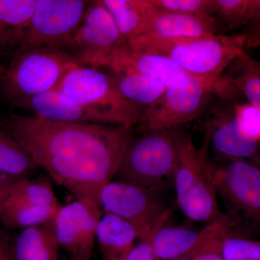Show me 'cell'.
<instances>
[{"mask_svg":"<svg viewBox=\"0 0 260 260\" xmlns=\"http://www.w3.org/2000/svg\"><path fill=\"white\" fill-rule=\"evenodd\" d=\"M0 127L28 150L56 184L101 209L103 189L115 177L133 138L127 126L56 122L16 114Z\"/></svg>","mask_w":260,"mask_h":260,"instance_id":"cell-1","label":"cell"},{"mask_svg":"<svg viewBox=\"0 0 260 260\" xmlns=\"http://www.w3.org/2000/svg\"><path fill=\"white\" fill-rule=\"evenodd\" d=\"M133 50L169 58L186 73L219 78L233 61L245 52L246 34H215L198 39H170L153 34L129 41Z\"/></svg>","mask_w":260,"mask_h":260,"instance_id":"cell-2","label":"cell"},{"mask_svg":"<svg viewBox=\"0 0 260 260\" xmlns=\"http://www.w3.org/2000/svg\"><path fill=\"white\" fill-rule=\"evenodd\" d=\"M80 64L71 53L54 48L15 51L0 80L2 92L18 107L32 98L54 90L64 75Z\"/></svg>","mask_w":260,"mask_h":260,"instance_id":"cell-3","label":"cell"},{"mask_svg":"<svg viewBox=\"0 0 260 260\" xmlns=\"http://www.w3.org/2000/svg\"><path fill=\"white\" fill-rule=\"evenodd\" d=\"M174 179L178 204L188 218L208 224L223 216L218 208L213 165L206 151L197 148L189 137L179 133Z\"/></svg>","mask_w":260,"mask_h":260,"instance_id":"cell-4","label":"cell"},{"mask_svg":"<svg viewBox=\"0 0 260 260\" xmlns=\"http://www.w3.org/2000/svg\"><path fill=\"white\" fill-rule=\"evenodd\" d=\"M177 155L178 133L146 130L130 141L115 177L158 191L174 177Z\"/></svg>","mask_w":260,"mask_h":260,"instance_id":"cell-5","label":"cell"},{"mask_svg":"<svg viewBox=\"0 0 260 260\" xmlns=\"http://www.w3.org/2000/svg\"><path fill=\"white\" fill-rule=\"evenodd\" d=\"M212 93L224 98L240 94L225 75L203 78L189 75L184 83L167 88L158 101L145 108L140 123L146 130H172L199 115Z\"/></svg>","mask_w":260,"mask_h":260,"instance_id":"cell-6","label":"cell"},{"mask_svg":"<svg viewBox=\"0 0 260 260\" xmlns=\"http://www.w3.org/2000/svg\"><path fill=\"white\" fill-rule=\"evenodd\" d=\"M54 90L109 116L116 125L133 127L140 123L145 110L119 93L111 74L81 64L71 68Z\"/></svg>","mask_w":260,"mask_h":260,"instance_id":"cell-7","label":"cell"},{"mask_svg":"<svg viewBox=\"0 0 260 260\" xmlns=\"http://www.w3.org/2000/svg\"><path fill=\"white\" fill-rule=\"evenodd\" d=\"M90 3L85 0H37L31 21L22 34L18 50L54 48L68 51Z\"/></svg>","mask_w":260,"mask_h":260,"instance_id":"cell-8","label":"cell"},{"mask_svg":"<svg viewBox=\"0 0 260 260\" xmlns=\"http://www.w3.org/2000/svg\"><path fill=\"white\" fill-rule=\"evenodd\" d=\"M60 207L49 179H23L10 184L0 196V223L8 229L47 225Z\"/></svg>","mask_w":260,"mask_h":260,"instance_id":"cell-9","label":"cell"},{"mask_svg":"<svg viewBox=\"0 0 260 260\" xmlns=\"http://www.w3.org/2000/svg\"><path fill=\"white\" fill-rule=\"evenodd\" d=\"M124 44L112 17L99 0L90 3L68 51L81 65L95 69L109 68L116 53Z\"/></svg>","mask_w":260,"mask_h":260,"instance_id":"cell-10","label":"cell"},{"mask_svg":"<svg viewBox=\"0 0 260 260\" xmlns=\"http://www.w3.org/2000/svg\"><path fill=\"white\" fill-rule=\"evenodd\" d=\"M100 203L105 213L133 224L143 236L169 210L159 199L158 191L118 180L103 189Z\"/></svg>","mask_w":260,"mask_h":260,"instance_id":"cell-11","label":"cell"},{"mask_svg":"<svg viewBox=\"0 0 260 260\" xmlns=\"http://www.w3.org/2000/svg\"><path fill=\"white\" fill-rule=\"evenodd\" d=\"M102 209L77 200L61 206L52 222V229L59 247L72 260H90L96 240Z\"/></svg>","mask_w":260,"mask_h":260,"instance_id":"cell-12","label":"cell"},{"mask_svg":"<svg viewBox=\"0 0 260 260\" xmlns=\"http://www.w3.org/2000/svg\"><path fill=\"white\" fill-rule=\"evenodd\" d=\"M217 192L224 201L254 223H260V168L243 159L215 167Z\"/></svg>","mask_w":260,"mask_h":260,"instance_id":"cell-13","label":"cell"},{"mask_svg":"<svg viewBox=\"0 0 260 260\" xmlns=\"http://www.w3.org/2000/svg\"><path fill=\"white\" fill-rule=\"evenodd\" d=\"M109 68L114 73H135L148 77L167 88L180 85L189 75L169 58L133 50L127 43L119 48Z\"/></svg>","mask_w":260,"mask_h":260,"instance_id":"cell-14","label":"cell"},{"mask_svg":"<svg viewBox=\"0 0 260 260\" xmlns=\"http://www.w3.org/2000/svg\"><path fill=\"white\" fill-rule=\"evenodd\" d=\"M18 107L29 109L36 117L56 122L116 125L109 116L83 107L56 90L32 98Z\"/></svg>","mask_w":260,"mask_h":260,"instance_id":"cell-15","label":"cell"},{"mask_svg":"<svg viewBox=\"0 0 260 260\" xmlns=\"http://www.w3.org/2000/svg\"><path fill=\"white\" fill-rule=\"evenodd\" d=\"M124 42L149 34L159 10L151 0H100Z\"/></svg>","mask_w":260,"mask_h":260,"instance_id":"cell-16","label":"cell"},{"mask_svg":"<svg viewBox=\"0 0 260 260\" xmlns=\"http://www.w3.org/2000/svg\"><path fill=\"white\" fill-rule=\"evenodd\" d=\"M207 133L219 154L234 159L260 160L259 143L243 138L238 131L234 109L217 113L207 124Z\"/></svg>","mask_w":260,"mask_h":260,"instance_id":"cell-17","label":"cell"},{"mask_svg":"<svg viewBox=\"0 0 260 260\" xmlns=\"http://www.w3.org/2000/svg\"><path fill=\"white\" fill-rule=\"evenodd\" d=\"M211 223L201 231L186 227H160L153 238L155 260H179L191 256L211 232Z\"/></svg>","mask_w":260,"mask_h":260,"instance_id":"cell-18","label":"cell"},{"mask_svg":"<svg viewBox=\"0 0 260 260\" xmlns=\"http://www.w3.org/2000/svg\"><path fill=\"white\" fill-rule=\"evenodd\" d=\"M144 237L133 224L119 217L105 213L97 228L96 240L104 260H124Z\"/></svg>","mask_w":260,"mask_h":260,"instance_id":"cell-19","label":"cell"},{"mask_svg":"<svg viewBox=\"0 0 260 260\" xmlns=\"http://www.w3.org/2000/svg\"><path fill=\"white\" fill-rule=\"evenodd\" d=\"M217 28L218 20L213 15L159 11L149 34L170 39H198L217 34Z\"/></svg>","mask_w":260,"mask_h":260,"instance_id":"cell-20","label":"cell"},{"mask_svg":"<svg viewBox=\"0 0 260 260\" xmlns=\"http://www.w3.org/2000/svg\"><path fill=\"white\" fill-rule=\"evenodd\" d=\"M51 223L23 229L12 243L15 259L58 260L59 246Z\"/></svg>","mask_w":260,"mask_h":260,"instance_id":"cell-21","label":"cell"},{"mask_svg":"<svg viewBox=\"0 0 260 260\" xmlns=\"http://www.w3.org/2000/svg\"><path fill=\"white\" fill-rule=\"evenodd\" d=\"M213 9L228 28L252 27L247 47L259 44L260 0H213Z\"/></svg>","mask_w":260,"mask_h":260,"instance_id":"cell-22","label":"cell"},{"mask_svg":"<svg viewBox=\"0 0 260 260\" xmlns=\"http://www.w3.org/2000/svg\"><path fill=\"white\" fill-rule=\"evenodd\" d=\"M26 149L0 130V176L10 182L29 179L39 169Z\"/></svg>","mask_w":260,"mask_h":260,"instance_id":"cell-23","label":"cell"},{"mask_svg":"<svg viewBox=\"0 0 260 260\" xmlns=\"http://www.w3.org/2000/svg\"><path fill=\"white\" fill-rule=\"evenodd\" d=\"M111 75L123 96L145 109L158 101L167 89L160 82L139 74L112 72Z\"/></svg>","mask_w":260,"mask_h":260,"instance_id":"cell-24","label":"cell"},{"mask_svg":"<svg viewBox=\"0 0 260 260\" xmlns=\"http://www.w3.org/2000/svg\"><path fill=\"white\" fill-rule=\"evenodd\" d=\"M225 76L249 104L260 108V62L246 52L229 67Z\"/></svg>","mask_w":260,"mask_h":260,"instance_id":"cell-25","label":"cell"},{"mask_svg":"<svg viewBox=\"0 0 260 260\" xmlns=\"http://www.w3.org/2000/svg\"><path fill=\"white\" fill-rule=\"evenodd\" d=\"M37 3V0H0V23L14 30L21 39L31 21Z\"/></svg>","mask_w":260,"mask_h":260,"instance_id":"cell-26","label":"cell"},{"mask_svg":"<svg viewBox=\"0 0 260 260\" xmlns=\"http://www.w3.org/2000/svg\"><path fill=\"white\" fill-rule=\"evenodd\" d=\"M232 226L227 219L214 222L210 235L192 256L196 260H223L222 246L225 239L233 234Z\"/></svg>","mask_w":260,"mask_h":260,"instance_id":"cell-27","label":"cell"},{"mask_svg":"<svg viewBox=\"0 0 260 260\" xmlns=\"http://www.w3.org/2000/svg\"><path fill=\"white\" fill-rule=\"evenodd\" d=\"M234 116L239 135L244 139L260 142V108L249 104H237Z\"/></svg>","mask_w":260,"mask_h":260,"instance_id":"cell-28","label":"cell"},{"mask_svg":"<svg viewBox=\"0 0 260 260\" xmlns=\"http://www.w3.org/2000/svg\"><path fill=\"white\" fill-rule=\"evenodd\" d=\"M223 260H260V241L228 237L222 246Z\"/></svg>","mask_w":260,"mask_h":260,"instance_id":"cell-29","label":"cell"},{"mask_svg":"<svg viewBox=\"0 0 260 260\" xmlns=\"http://www.w3.org/2000/svg\"><path fill=\"white\" fill-rule=\"evenodd\" d=\"M154 6L164 13L213 15V0H151Z\"/></svg>","mask_w":260,"mask_h":260,"instance_id":"cell-30","label":"cell"},{"mask_svg":"<svg viewBox=\"0 0 260 260\" xmlns=\"http://www.w3.org/2000/svg\"><path fill=\"white\" fill-rule=\"evenodd\" d=\"M170 209L167 210L160 218L149 229L148 233L139 239V242L135 244L133 250L130 251L124 260H155L153 242L155 233L160 227L166 225L168 219L170 217Z\"/></svg>","mask_w":260,"mask_h":260,"instance_id":"cell-31","label":"cell"},{"mask_svg":"<svg viewBox=\"0 0 260 260\" xmlns=\"http://www.w3.org/2000/svg\"><path fill=\"white\" fill-rule=\"evenodd\" d=\"M20 41L18 34L0 23V56L5 55L12 49L18 50Z\"/></svg>","mask_w":260,"mask_h":260,"instance_id":"cell-32","label":"cell"},{"mask_svg":"<svg viewBox=\"0 0 260 260\" xmlns=\"http://www.w3.org/2000/svg\"><path fill=\"white\" fill-rule=\"evenodd\" d=\"M0 260H15L9 237L0 233Z\"/></svg>","mask_w":260,"mask_h":260,"instance_id":"cell-33","label":"cell"},{"mask_svg":"<svg viewBox=\"0 0 260 260\" xmlns=\"http://www.w3.org/2000/svg\"><path fill=\"white\" fill-rule=\"evenodd\" d=\"M14 182H10V181L7 180L5 178L1 177L0 176V196L3 194V191H4L5 189L8 187L10 184H13Z\"/></svg>","mask_w":260,"mask_h":260,"instance_id":"cell-34","label":"cell"},{"mask_svg":"<svg viewBox=\"0 0 260 260\" xmlns=\"http://www.w3.org/2000/svg\"><path fill=\"white\" fill-rule=\"evenodd\" d=\"M5 70H6V68H4V67L0 65V80L3 78V75H4Z\"/></svg>","mask_w":260,"mask_h":260,"instance_id":"cell-35","label":"cell"},{"mask_svg":"<svg viewBox=\"0 0 260 260\" xmlns=\"http://www.w3.org/2000/svg\"><path fill=\"white\" fill-rule=\"evenodd\" d=\"M179 260H196L194 256H189V257L183 258V259Z\"/></svg>","mask_w":260,"mask_h":260,"instance_id":"cell-36","label":"cell"}]
</instances>
